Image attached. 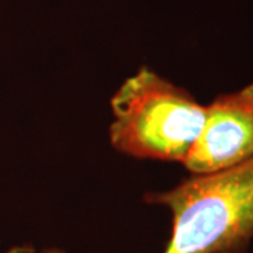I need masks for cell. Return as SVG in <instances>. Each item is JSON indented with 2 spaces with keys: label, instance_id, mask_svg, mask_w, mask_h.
<instances>
[{
  "label": "cell",
  "instance_id": "obj_1",
  "mask_svg": "<svg viewBox=\"0 0 253 253\" xmlns=\"http://www.w3.org/2000/svg\"><path fill=\"white\" fill-rule=\"evenodd\" d=\"M146 200L172 212L165 253H246L253 239V158L221 172L193 174Z\"/></svg>",
  "mask_w": 253,
  "mask_h": 253
},
{
  "label": "cell",
  "instance_id": "obj_3",
  "mask_svg": "<svg viewBox=\"0 0 253 253\" xmlns=\"http://www.w3.org/2000/svg\"><path fill=\"white\" fill-rule=\"evenodd\" d=\"M253 158V83L206 106V120L184 161L191 174L231 169Z\"/></svg>",
  "mask_w": 253,
  "mask_h": 253
},
{
  "label": "cell",
  "instance_id": "obj_2",
  "mask_svg": "<svg viewBox=\"0 0 253 253\" xmlns=\"http://www.w3.org/2000/svg\"><path fill=\"white\" fill-rule=\"evenodd\" d=\"M111 145L139 159L184 163L206 120L189 91L149 68L128 78L111 99Z\"/></svg>",
  "mask_w": 253,
  "mask_h": 253
}]
</instances>
